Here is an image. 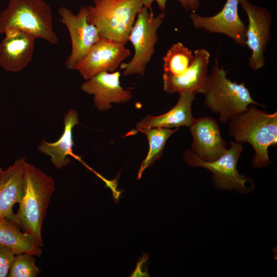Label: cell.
<instances>
[{"mask_svg":"<svg viewBox=\"0 0 277 277\" xmlns=\"http://www.w3.org/2000/svg\"><path fill=\"white\" fill-rule=\"evenodd\" d=\"M148 256L147 254L144 253L141 258L138 260L136 267L131 274V276H149L148 270Z\"/></svg>","mask_w":277,"mask_h":277,"instance_id":"obj_24","label":"cell"},{"mask_svg":"<svg viewBox=\"0 0 277 277\" xmlns=\"http://www.w3.org/2000/svg\"><path fill=\"white\" fill-rule=\"evenodd\" d=\"M34 255L22 253L15 255L10 267L9 277H36L41 270L35 265Z\"/></svg>","mask_w":277,"mask_h":277,"instance_id":"obj_22","label":"cell"},{"mask_svg":"<svg viewBox=\"0 0 277 277\" xmlns=\"http://www.w3.org/2000/svg\"><path fill=\"white\" fill-rule=\"evenodd\" d=\"M228 133L234 142L248 143L253 147L254 168L261 169L271 164L268 148L277 145L276 111L270 113L250 104L229 120Z\"/></svg>","mask_w":277,"mask_h":277,"instance_id":"obj_1","label":"cell"},{"mask_svg":"<svg viewBox=\"0 0 277 277\" xmlns=\"http://www.w3.org/2000/svg\"><path fill=\"white\" fill-rule=\"evenodd\" d=\"M227 72L219 67L215 60L207 77L205 105L213 112L219 114L220 121L225 124L250 104L264 106L255 101L244 83L238 84L227 77Z\"/></svg>","mask_w":277,"mask_h":277,"instance_id":"obj_5","label":"cell"},{"mask_svg":"<svg viewBox=\"0 0 277 277\" xmlns=\"http://www.w3.org/2000/svg\"><path fill=\"white\" fill-rule=\"evenodd\" d=\"M64 130L59 139L53 143H49L44 139L38 146V150L50 157L51 163L57 169L69 165L71 161L68 157L72 156L81 161V158L73 152V128L78 123L77 112L70 109L64 116Z\"/></svg>","mask_w":277,"mask_h":277,"instance_id":"obj_17","label":"cell"},{"mask_svg":"<svg viewBox=\"0 0 277 277\" xmlns=\"http://www.w3.org/2000/svg\"><path fill=\"white\" fill-rule=\"evenodd\" d=\"M120 76L119 71L100 73L86 80L81 89L94 95V104L96 109L106 111L111 107L112 103H126L133 97L130 90L121 86Z\"/></svg>","mask_w":277,"mask_h":277,"instance_id":"obj_15","label":"cell"},{"mask_svg":"<svg viewBox=\"0 0 277 277\" xmlns=\"http://www.w3.org/2000/svg\"><path fill=\"white\" fill-rule=\"evenodd\" d=\"M16 28L55 45L58 37L53 30L52 10L43 0H10L0 14V33Z\"/></svg>","mask_w":277,"mask_h":277,"instance_id":"obj_3","label":"cell"},{"mask_svg":"<svg viewBox=\"0 0 277 277\" xmlns=\"http://www.w3.org/2000/svg\"><path fill=\"white\" fill-rule=\"evenodd\" d=\"M88 6V22L97 28L101 38L125 45L138 13L143 8L141 0H93Z\"/></svg>","mask_w":277,"mask_h":277,"instance_id":"obj_4","label":"cell"},{"mask_svg":"<svg viewBox=\"0 0 277 277\" xmlns=\"http://www.w3.org/2000/svg\"><path fill=\"white\" fill-rule=\"evenodd\" d=\"M194 58L191 50L181 43L173 44L163 57L164 73L174 76L183 74Z\"/></svg>","mask_w":277,"mask_h":277,"instance_id":"obj_21","label":"cell"},{"mask_svg":"<svg viewBox=\"0 0 277 277\" xmlns=\"http://www.w3.org/2000/svg\"><path fill=\"white\" fill-rule=\"evenodd\" d=\"M165 16L164 11L154 16L152 11L149 12L144 7L138 13L128 38L133 46L134 55L129 63L121 65V67L124 69V76L144 75L147 65L155 52L157 30Z\"/></svg>","mask_w":277,"mask_h":277,"instance_id":"obj_7","label":"cell"},{"mask_svg":"<svg viewBox=\"0 0 277 277\" xmlns=\"http://www.w3.org/2000/svg\"><path fill=\"white\" fill-rule=\"evenodd\" d=\"M179 128L169 129L163 127H142L136 131H132L131 134L138 132L144 133L148 140L149 149L147 156L142 162L138 170L137 179H140L143 172L151 166L154 162L162 156L165 145L169 137Z\"/></svg>","mask_w":277,"mask_h":277,"instance_id":"obj_20","label":"cell"},{"mask_svg":"<svg viewBox=\"0 0 277 277\" xmlns=\"http://www.w3.org/2000/svg\"><path fill=\"white\" fill-rule=\"evenodd\" d=\"M239 3L248 16L246 45L252 51L249 66L256 71L265 65L264 52L271 39V13L265 8L252 5L248 0H239Z\"/></svg>","mask_w":277,"mask_h":277,"instance_id":"obj_10","label":"cell"},{"mask_svg":"<svg viewBox=\"0 0 277 277\" xmlns=\"http://www.w3.org/2000/svg\"><path fill=\"white\" fill-rule=\"evenodd\" d=\"M167 1V0H141L143 3V7L151 10H152L151 5L154 1H155L157 4V5L159 8L162 11H164L165 10ZM177 1H179L181 3L182 6L185 9L187 10L185 0H177Z\"/></svg>","mask_w":277,"mask_h":277,"instance_id":"obj_25","label":"cell"},{"mask_svg":"<svg viewBox=\"0 0 277 277\" xmlns=\"http://www.w3.org/2000/svg\"><path fill=\"white\" fill-rule=\"evenodd\" d=\"M55 185L52 177L27 163L24 194L13 222L41 247H44L42 226Z\"/></svg>","mask_w":277,"mask_h":277,"instance_id":"obj_2","label":"cell"},{"mask_svg":"<svg viewBox=\"0 0 277 277\" xmlns=\"http://www.w3.org/2000/svg\"><path fill=\"white\" fill-rule=\"evenodd\" d=\"M195 93L192 92L179 93V98L175 105L166 113L159 116L148 115L136 125V131L142 127L179 128L190 127L194 117L192 114V104Z\"/></svg>","mask_w":277,"mask_h":277,"instance_id":"obj_18","label":"cell"},{"mask_svg":"<svg viewBox=\"0 0 277 277\" xmlns=\"http://www.w3.org/2000/svg\"><path fill=\"white\" fill-rule=\"evenodd\" d=\"M244 148L242 145L230 141L229 148L218 159L212 162H205L199 159L190 149L183 154L185 163L193 168L202 167L212 172L211 181L213 186L224 191L235 190L246 194L255 188L253 180L240 173L236 165Z\"/></svg>","mask_w":277,"mask_h":277,"instance_id":"obj_6","label":"cell"},{"mask_svg":"<svg viewBox=\"0 0 277 277\" xmlns=\"http://www.w3.org/2000/svg\"><path fill=\"white\" fill-rule=\"evenodd\" d=\"M27 162L24 157L16 160L6 170L0 167V220L14 221V205L21 201L24 191Z\"/></svg>","mask_w":277,"mask_h":277,"instance_id":"obj_16","label":"cell"},{"mask_svg":"<svg viewBox=\"0 0 277 277\" xmlns=\"http://www.w3.org/2000/svg\"><path fill=\"white\" fill-rule=\"evenodd\" d=\"M189 127L192 136L191 150L202 161H214L227 150L219 125L214 118H194Z\"/></svg>","mask_w":277,"mask_h":277,"instance_id":"obj_14","label":"cell"},{"mask_svg":"<svg viewBox=\"0 0 277 277\" xmlns=\"http://www.w3.org/2000/svg\"><path fill=\"white\" fill-rule=\"evenodd\" d=\"M60 21L67 28L71 42V51L66 62L68 69L74 70L91 47L100 38L95 26L88 20V6H82L77 14L63 6L58 10Z\"/></svg>","mask_w":277,"mask_h":277,"instance_id":"obj_8","label":"cell"},{"mask_svg":"<svg viewBox=\"0 0 277 277\" xmlns=\"http://www.w3.org/2000/svg\"><path fill=\"white\" fill-rule=\"evenodd\" d=\"M187 10L195 11L199 7L200 3L199 0H185Z\"/></svg>","mask_w":277,"mask_h":277,"instance_id":"obj_26","label":"cell"},{"mask_svg":"<svg viewBox=\"0 0 277 277\" xmlns=\"http://www.w3.org/2000/svg\"><path fill=\"white\" fill-rule=\"evenodd\" d=\"M21 230L12 220L8 218L0 220V245L11 249L16 254L27 253L41 258L42 247L30 235Z\"/></svg>","mask_w":277,"mask_h":277,"instance_id":"obj_19","label":"cell"},{"mask_svg":"<svg viewBox=\"0 0 277 277\" xmlns=\"http://www.w3.org/2000/svg\"><path fill=\"white\" fill-rule=\"evenodd\" d=\"M125 45L114 40L101 38L74 70H77L85 80L103 72H113L130 54Z\"/></svg>","mask_w":277,"mask_h":277,"instance_id":"obj_9","label":"cell"},{"mask_svg":"<svg viewBox=\"0 0 277 277\" xmlns=\"http://www.w3.org/2000/svg\"><path fill=\"white\" fill-rule=\"evenodd\" d=\"M239 0H227L222 10L213 16H202L193 13L190 17L195 28L224 34L245 47L247 26L239 17Z\"/></svg>","mask_w":277,"mask_h":277,"instance_id":"obj_11","label":"cell"},{"mask_svg":"<svg viewBox=\"0 0 277 277\" xmlns=\"http://www.w3.org/2000/svg\"><path fill=\"white\" fill-rule=\"evenodd\" d=\"M16 253L0 245V277L7 276Z\"/></svg>","mask_w":277,"mask_h":277,"instance_id":"obj_23","label":"cell"},{"mask_svg":"<svg viewBox=\"0 0 277 277\" xmlns=\"http://www.w3.org/2000/svg\"><path fill=\"white\" fill-rule=\"evenodd\" d=\"M4 33L0 44V66L7 71L19 72L32 61L36 38L16 28L9 29Z\"/></svg>","mask_w":277,"mask_h":277,"instance_id":"obj_13","label":"cell"},{"mask_svg":"<svg viewBox=\"0 0 277 277\" xmlns=\"http://www.w3.org/2000/svg\"><path fill=\"white\" fill-rule=\"evenodd\" d=\"M193 60L181 75L163 74V88L169 94L192 92L205 95L207 91L208 65L210 53L205 49L194 51Z\"/></svg>","mask_w":277,"mask_h":277,"instance_id":"obj_12","label":"cell"}]
</instances>
